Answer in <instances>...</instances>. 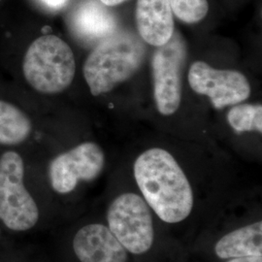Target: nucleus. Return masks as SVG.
<instances>
[{
	"label": "nucleus",
	"mask_w": 262,
	"mask_h": 262,
	"mask_svg": "<svg viewBox=\"0 0 262 262\" xmlns=\"http://www.w3.org/2000/svg\"><path fill=\"white\" fill-rule=\"evenodd\" d=\"M134 177L147 204L167 224L186 220L193 208V192L186 174L167 150L154 148L134 163Z\"/></svg>",
	"instance_id": "nucleus-1"
},
{
	"label": "nucleus",
	"mask_w": 262,
	"mask_h": 262,
	"mask_svg": "<svg viewBox=\"0 0 262 262\" xmlns=\"http://www.w3.org/2000/svg\"><path fill=\"white\" fill-rule=\"evenodd\" d=\"M146 48L129 32H116L95 45L85 59L84 77L94 96L108 93L140 68Z\"/></svg>",
	"instance_id": "nucleus-2"
},
{
	"label": "nucleus",
	"mask_w": 262,
	"mask_h": 262,
	"mask_svg": "<svg viewBox=\"0 0 262 262\" xmlns=\"http://www.w3.org/2000/svg\"><path fill=\"white\" fill-rule=\"evenodd\" d=\"M23 72L28 84L41 94L63 92L73 82L75 56L63 40L43 35L34 40L24 57Z\"/></svg>",
	"instance_id": "nucleus-3"
},
{
	"label": "nucleus",
	"mask_w": 262,
	"mask_h": 262,
	"mask_svg": "<svg viewBox=\"0 0 262 262\" xmlns=\"http://www.w3.org/2000/svg\"><path fill=\"white\" fill-rule=\"evenodd\" d=\"M25 163L16 151L0 158V220L13 231H27L39 220V210L25 186Z\"/></svg>",
	"instance_id": "nucleus-4"
},
{
	"label": "nucleus",
	"mask_w": 262,
	"mask_h": 262,
	"mask_svg": "<svg viewBox=\"0 0 262 262\" xmlns=\"http://www.w3.org/2000/svg\"><path fill=\"white\" fill-rule=\"evenodd\" d=\"M109 230L122 247L133 254L147 253L154 243L155 232L150 208L135 193L117 197L108 210Z\"/></svg>",
	"instance_id": "nucleus-5"
},
{
	"label": "nucleus",
	"mask_w": 262,
	"mask_h": 262,
	"mask_svg": "<svg viewBox=\"0 0 262 262\" xmlns=\"http://www.w3.org/2000/svg\"><path fill=\"white\" fill-rule=\"evenodd\" d=\"M187 58V46L178 32L158 47L152 57L155 99L159 112L170 116L178 110L182 96V70Z\"/></svg>",
	"instance_id": "nucleus-6"
},
{
	"label": "nucleus",
	"mask_w": 262,
	"mask_h": 262,
	"mask_svg": "<svg viewBox=\"0 0 262 262\" xmlns=\"http://www.w3.org/2000/svg\"><path fill=\"white\" fill-rule=\"evenodd\" d=\"M105 157L101 148L93 142H85L53 159L49 166L52 187L59 194L75 189L80 181H93L102 172Z\"/></svg>",
	"instance_id": "nucleus-7"
},
{
	"label": "nucleus",
	"mask_w": 262,
	"mask_h": 262,
	"mask_svg": "<svg viewBox=\"0 0 262 262\" xmlns=\"http://www.w3.org/2000/svg\"><path fill=\"white\" fill-rule=\"evenodd\" d=\"M188 82L196 94L207 95L216 109L241 103L251 94L250 83L242 73L217 70L203 61L190 66Z\"/></svg>",
	"instance_id": "nucleus-8"
},
{
	"label": "nucleus",
	"mask_w": 262,
	"mask_h": 262,
	"mask_svg": "<svg viewBox=\"0 0 262 262\" xmlns=\"http://www.w3.org/2000/svg\"><path fill=\"white\" fill-rule=\"evenodd\" d=\"M69 27L83 43L97 45L118 32V20L100 0H82L69 16Z\"/></svg>",
	"instance_id": "nucleus-9"
},
{
	"label": "nucleus",
	"mask_w": 262,
	"mask_h": 262,
	"mask_svg": "<svg viewBox=\"0 0 262 262\" xmlns=\"http://www.w3.org/2000/svg\"><path fill=\"white\" fill-rule=\"evenodd\" d=\"M73 250L81 262H126V250L108 227L92 224L82 227L73 239Z\"/></svg>",
	"instance_id": "nucleus-10"
},
{
	"label": "nucleus",
	"mask_w": 262,
	"mask_h": 262,
	"mask_svg": "<svg viewBox=\"0 0 262 262\" xmlns=\"http://www.w3.org/2000/svg\"><path fill=\"white\" fill-rule=\"evenodd\" d=\"M135 17L140 37L151 46L165 45L174 34L168 0H138Z\"/></svg>",
	"instance_id": "nucleus-11"
},
{
	"label": "nucleus",
	"mask_w": 262,
	"mask_h": 262,
	"mask_svg": "<svg viewBox=\"0 0 262 262\" xmlns=\"http://www.w3.org/2000/svg\"><path fill=\"white\" fill-rule=\"evenodd\" d=\"M215 254L222 259L262 255V223L238 228L215 244Z\"/></svg>",
	"instance_id": "nucleus-12"
},
{
	"label": "nucleus",
	"mask_w": 262,
	"mask_h": 262,
	"mask_svg": "<svg viewBox=\"0 0 262 262\" xmlns=\"http://www.w3.org/2000/svg\"><path fill=\"white\" fill-rule=\"evenodd\" d=\"M32 130L28 116L13 104L0 100V144L19 145Z\"/></svg>",
	"instance_id": "nucleus-13"
},
{
	"label": "nucleus",
	"mask_w": 262,
	"mask_h": 262,
	"mask_svg": "<svg viewBox=\"0 0 262 262\" xmlns=\"http://www.w3.org/2000/svg\"><path fill=\"white\" fill-rule=\"evenodd\" d=\"M227 121L237 132L258 131L261 133V105H236L227 114Z\"/></svg>",
	"instance_id": "nucleus-14"
},
{
	"label": "nucleus",
	"mask_w": 262,
	"mask_h": 262,
	"mask_svg": "<svg viewBox=\"0 0 262 262\" xmlns=\"http://www.w3.org/2000/svg\"><path fill=\"white\" fill-rule=\"evenodd\" d=\"M172 13L186 24H196L206 17L209 11L207 0H168Z\"/></svg>",
	"instance_id": "nucleus-15"
},
{
	"label": "nucleus",
	"mask_w": 262,
	"mask_h": 262,
	"mask_svg": "<svg viewBox=\"0 0 262 262\" xmlns=\"http://www.w3.org/2000/svg\"><path fill=\"white\" fill-rule=\"evenodd\" d=\"M44 8L50 11H59L63 9L70 0H36Z\"/></svg>",
	"instance_id": "nucleus-16"
},
{
	"label": "nucleus",
	"mask_w": 262,
	"mask_h": 262,
	"mask_svg": "<svg viewBox=\"0 0 262 262\" xmlns=\"http://www.w3.org/2000/svg\"><path fill=\"white\" fill-rule=\"evenodd\" d=\"M226 262H262V255L260 256H246L238 258H230Z\"/></svg>",
	"instance_id": "nucleus-17"
},
{
	"label": "nucleus",
	"mask_w": 262,
	"mask_h": 262,
	"mask_svg": "<svg viewBox=\"0 0 262 262\" xmlns=\"http://www.w3.org/2000/svg\"><path fill=\"white\" fill-rule=\"evenodd\" d=\"M103 4L109 6V7H112V6H116V5H119V4H122L124 1L126 0H100Z\"/></svg>",
	"instance_id": "nucleus-18"
}]
</instances>
